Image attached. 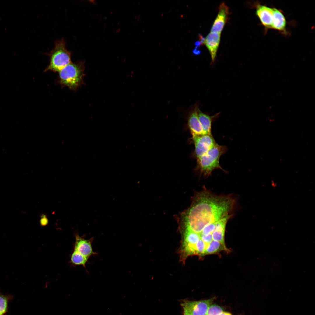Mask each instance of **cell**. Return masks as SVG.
<instances>
[{"instance_id": "1", "label": "cell", "mask_w": 315, "mask_h": 315, "mask_svg": "<svg viewBox=\"0 0 315 315\" xmlns=\"http://www.w3.org/2000/svg\"><path fill=\"white\" fill-rule=\"evenodd\" d=\"M235 203L231 196H217L203 190L195 194L191 205L182 215L188 229L199 233L206 225L229 215Z\"/></svg>"}, {"instance_id": "2", "label": "cell", "mask_w": 315, "mask_h": 315, "mask_svg": "<svg viewBox=\"0 0 315 315\" xmlns=\"http://www.w3.org/2000/svg\"><path fill=\"white\" fill-rule=\"evenodd\" d=\"M85 63L84 61H78L67 65L58 72V83L62 87L77 90L84 83Z\"/></svg>"}, {"instance_id": "3", "label": "cell", "mask_w": 315, "mask_h": 315, "mask_svg": "<svg viewBox=\"0 0 315 315\" xmlns=\"http://www.w3.org/2000/svg\"><path fill=\"white\" fill-rule=\"evenodd\" d=\"M227 147L216 143L205 154L197 158L196 169L205 177L216 169L223 170L219 163L220 157L226 152Z\"/></svg>"}, {"instance_id": "4", "label": "cell", "mask_w": 315, "mask_h": 315, "mask_svg": "<svg viewBox=\"0 0 315 315\" xmlns=\"http://www.w3.org/2000/svg\"><path fill=\"white\" fill-rule=\"evenodd\" d=\"M66 41L62 38L56 40L54 47L50 52L47 53L50 58L49 64L44 70L59 72L71 62V52L68 51L66 46Z\"/></svg>"}, {"instance_id": "5", "label": "cell", "mask_w": 315, "mask_h": 315, "mask_svg": "<svg viewBox=\"0 0 315 315\" xmlns=\"http://www.w3.org/2000/svg\"><path fill=\"white\" fill-rule=\"evenodd\" d=\"M195 147V154L197 159L206 153L216 143L211 134H204L192 136Z\"/></svg>"}, {"instance_id": "6", "label": "cell", "mask_w": 315, "mask_h": 315, "mask_svg": "<svg viewBox=\"0 0 315 315\" xmlns=\"http://www.w3.org/2000/svg\"><path fill=\"white\" fill-rule=\"evenodd\" d=\"M212 299L197 301H184L181 303L184 312L189 315H206Z\"/></svg>"}, {"instance_id": "7", "label": "cell", "mask_w": 315, "mask_h": 315, "mask_svg": "<svg viewBox=\"0 0 315 315\" xmlns=\"http://www.w3.org/2000/svg\"><path fill=\"white\" fill-rule=\"evenodd\" d=\"M198 103H195L189 109L188 116V124L192 136L204 134L199 121L197 109Z\"/></svg>"}, {"instance_id": "8", "label": "cell", "mask_w": 315, "mask_h": 315, "mask_svg": "<svg viewBox=\"0 0 315 315\" xmlns=\"http://www.w3.org/2000/svg\"><path fill=\"white\" fill-rule=\"evenodd\" d=\"M93 239V237L89 239H85L83 237L80 236L78 233H76L74 250L89 258L92 255H96V253L93 251L92 247Z\"/></svg>"}, {"instance_id": "9", "label": "cell", "mask_w": 315, "mask_h": 315, "mask_svg": "<svg viewBox=\"0 0 315 315\" xmlns=\"http://www.w3.org/2000/svg\"><path fill=\"white\" fill-rule=\"evenodd\" d=\"M256 14L262 24L266 29H272L273 8L260 4L256 6Z\"/></svg>"}, {"instance_id": "10", "label": "cell", "mask_w": 315, "mask_h": 315, "mask_svg": "<svg viewBox=\"0 0 315 315\" xmlns=\"http://www.w3.org/2000/svg\"><path fill=\"white\" fill-rule=\"evenodd\" d=\"M219 12L211 27L210 32L220 34L226 23L229 14L228 7L224 3L220 6Z\"/></svg>"}, {"instance_id": "11", "label": "cell", "mask_w": 315, "mask_h": 315, "mask_svg": "<svg viewBox=\"0 0 315 315\" xmlns=\"http://www.w3.org/2000/svg\"><path fill=\"white\" fill-rule=\"evenodd\" d=\"M220 34L210 32L204 38L203 44L208 50L211 55V63H213L216 59L217 52L219 46Z\"/></svg>"}, {"instance_id": "12", "label": "cell", "mask_w": 315, "mask_h": 315, "mask_svg": "<svg viewBox=\"0 0 315 315\" xmlns=\"http://www.w3.org/2000/svg\"><path fill=\"white\" fill-rule=\"evenodd\" d=\"M231 217V215H227L216 222L214 230L212 233L213 240L220 243L227 251V249L225 242L224 237L226 223Z\"/></svg>"}, {"instance_id": "13", "label": "cell", "mask_w": 315, "mask_h": 315, "mask_svg": "<svg viewBox=\"0 0 315 315\" xmlns=\"http://www.w3.org/2000/svg\"><path fill=\"white\" fill-rule=\"evenodd\" d=\"M220 113L210 116L202 112L199 108L197 109L199 119L204 134H211V128L212 122L218 118Z\"/></svg>"}, {"instance_id": "14", "label": "cell", "mask_w": 315, "mask_h": 315, "mask_svg": "<svg viewBox=\"0 0 315 315\" xmlns=\"http://www.w3.org/2000/svg\"><path fill=\"white\" fill-rule=\"evenodd\" d=\"M273 8V20L272 29L285 33L286 20L282 11L276 8Z\"/></svg>"}, {"instance_id": "15", "label": "cell", "mask_w": 315, "mask_h": 315, "mask_svg": "<svg viewBox=\"0 0 315 315\" xmlns=\"http://www.w3.org/2000/svg\"><path fill=\"white\" fill-rule=\"evenodd\" d=\"M89 258L81 254L78 251L74 250L70 258V262L75 265H82L85 267Z\"/></svg>"}, {"instance_id": "16", "label": "cell", "mask_w": 315, "mask_h": 315, "mask_svg": "<svg viewBox=\"0 0 315 315\" xmlns=\"http://www.w3.org/2000/svg\"><path fill=\"white\" fill-rule=\"evenodd\" d=\"M223 250L227 251L220 243L218 241L213 240L207 245L203 255L215 253Z\"/></svg>"}, {"instance_id": "17", "label": "cell", "mask_w": 315, "mask_h": 315, "mask_svg": "<svg viewBox=\"0 0 315 315\" xmlns=\"http://www.w3.org/2000/svg\"><path fill=\"white\" fill-rule=\"evenodd\" d=\"M8 296L0 294V315H4L8 308Z\"/></svg>"}, {"instance_id": "18", "label": "cell", "mask_w": 315, "mask_h": 315, "mask_svg": "<svg viewBox=\"0 0 315 315\" xmlns=\"http://www.w3.org/2000/svg\"><path fill=\"white\" fill-rule=\"evenodd\" d=\"M223 312V309L220 306L215 304H212L209 307L206 315H219Z\"/></svg>"}, {"instance_id": "19", "label": "cell", "mask_w": 315, "mask_h": 315, "mask_svg": "<svg viewBox=\"0 0 315 315\" xmlns=\"http://www.w3.org/2000/svg\"><path fill=\"white\" fill-rule=\"evenodd\" d=\"M207 244L200 239L195 244L196 255L203 256Z\"/></svg>"}, {"instance_id": "20", "label": "cell", "mask_w": 315, "mask_h": 315, "mask_svg": "<svg viewBox=\"0 0 315 315\" xmlns=\"http://www.w3.org/2000/svg\"><path fill=\"white\" fill-rule=\"evenodd\" d=\"M216 222L217 221L213 222L206 225L203 228L201 232L199 233L205 235L212 234L215 230Z\"/></svg>"}, {"instance_id": "21", "label": "cell", "mask_w": 315, "mask_h": 315, "mask_svg": "<svg viewBox=\"0 0 315 315\" xmlns=\"http://www.w3.org/2000/svg\"><path fill=\"white\" fill-rule=\"evenodd\" d=\"M199 233L200 235V239L207 245L213 240L212 234L205 235L200 233Z\"/></svg>"}, {"instance_id": "22", "label": "cell", "mask_w": 315, "mask_h": 315, "mask_svg": "<svg viewBox=\"0 0 315 315\" xmlns=\"http://www.w3.org/2000/svg\"><path fill=\"white\" fill-rule=\"evenodd\" d=\"M49 223V220L46 214H42L40 215L39 220L40 225L42 227L46 226Z\"/></svg>"}, {"instance_id": "23", "label": "cell", "mask_w": 315, "mask_h": 315, "mask_svg": "<svg viewBox=\"0 0 315 315\" xmlns=\"http://www.w3.org/2000/svg\"><path fill=\"white\" fill-rule=\"evenodd\" d=\"M199 47L195 46V48L193 50L192 52L195 55H198L201 53L200 50H197Z\"/></svg>"}, {"instance_id": "24", "label": "cell", "mask_w": 315, "mask_h": 315, "mask_svg": "<svg viewBox=\"0 0 315 315\" xmlns=\"http://www.w3.org/2000/svg\"><path fill=\"white\" fill-rule=\"evenodd\" d=\"M219 315H232L231 314H230V313H229L223 312L220 314Z\"/></svg>"}, {"instance_id": "25", "label": "cell", "mask_w": 315, "mask_h": 315, "mask_svg": "<svg viewBox=\"0 0 315 315\" xmlns=\"http://www.w3.org/2000/svg\"><path fill=\"white\" fill-rule=\"evenodd\" d=\"M184 315H189L187 314L184 312Z\"/></svg>"}]
</instances>
